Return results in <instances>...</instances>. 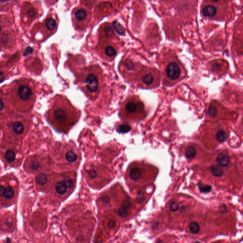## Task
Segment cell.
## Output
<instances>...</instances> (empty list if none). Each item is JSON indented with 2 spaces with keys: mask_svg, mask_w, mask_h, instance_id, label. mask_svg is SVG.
Wrapping results in <instances>:
<instances>
[{
  "mask_svg": "<svg viewBox=\"0 0 243 243\" xmlns=\"http://www.w3.org/2000/svg\"><path fill=\"white\" fill-rule=\"evenodd\" d=\"M137 200L138 201H143L144 200V195L142 192H139L137 194Z\"/></svg>",
  "mask_w": 243,
  "mask_h": 243,
  "instance_id": "cell-28",
  "label": "cell"
},
{
  "mask_svg": "<svg viewBox=\"0 0 243 243\" xmlns=\"http://www.w3.org/2000/svg\"><path fill=\"white\" fill-rule=\"evenodd\" d=\"M56 164L61 172H76L81 160V154L73 142H61L54 150Z\"/></svg>",
  "mask_w": 243,
  "mask_h": 243,
  "instance_id": "cell-3",
  "label": "cell"
},
{
  "mask_svg": "<svg viewBox=\"0 0 243 243\" xmlns=\"http://www.w3.org/2000/svg\"><path fill=\"white\" fill-rule=\"evenodd\" d=\"M185 155L187 158L190 159H192L196 155V151L195 148L192 146H189L187 148Z\"/></svg>",
  "mask_w": 243,
  "mask_h": 243,
  "instance_id": "cell-19",
  "label": "cell"
},
{
  "mask_svg": "<svg viewBox=\"0 0 243 243\" xmlns=\"http://www.w3.org/2000/svg\"><path fill=\"white\" fill-rule=\"evenodd\" d=\"M78 82L88 98L95 100L100 93L103 83V71L98 66L86 67L78 73Z\"/></svg>",
  "mask_w": 243,
  "mask_h": 243,
  "instance_id": "cell-5",
  "label": "cell"
},
{
  "mask_svg": "<svg viewBox=\"0 0 243 243\" xmlns=\"http://www.w3.org/2000/svg\"><path fill=\"white\" fill-rule=\"evenodd\" d=\"M72 19L76 29L82 31L91 21V12L83 7L75 8L72 12Z\"/></svg>",
  "mask_w": 243,
  "mask_h": 243,
  "instance_id": "cell-9",
  "label": "cell"
},
{
  "mask_svg": "<svg viewBox=\"0 0 243 243\" xmlns=\"http://www.w3.org/2000/svg\"><path fill=\"white\" fill-rule=\"evenodd\" d=\"M5 76L4 73L1 71H0V83H1L5 79Z\"/></svg>",
  "mask_w": 243,
  "mask_h": 243,
  "instance_id": "cell-29",
  "label": "cell"
},
{
  "mask_svg": "<svg viewBox=\"0 0 243 243\" xmlns=\"http://www.w3.org/2000/svg\"><path fill=\"white\" fill-rule=\"evenodd\" d=\"M143 109V105L139 99L136 96H130L121 104L119 116L124 122L135 121Z\"/></svg>",
  "mask_w": 243,
  "mask_h": 243,
  "instance_id": "cell-7",
  "label": "cell"
},
{
  "mask_svg": "<svg viewBox=\"0 0 243 243\" xmlns=\"http://www.w3.org/2000/svg\"><path fill=\"white\" fill-rule=\"evenodd\" d=\"M131 201L128 199H126L123 201L122 205L118 210V214L121 217H125L128 213V210L131 207Z\"/></svg>",
  "mask_w": 243,
  "mask_h": 243,
  "instance_id": "cell-13",
  "label": "cell"
},
{
  "mask_svg": "<svg viewBox=\"0 0 243 243\" xmlns=\"http://www.w3.org/2000/svg\"><path fill=\"white\" fill-rule=\"evenodd\" d=\"M86 182L93 188H102L114 179V175L108 167L95 162L85 163L82 170Z\"/></svg>",
  "mask_w": 243,
  "mask_h": 243,
  "instance_id": "cell-6",
  "label": "cell"
},
{
  "mask_svg": "<svg viewBox=\"0 0 243 243\" xmlns=\"http://www.w3.org/2000/svg\"><path fill=\"white\" fill-rule=\"evenodd\" d=\"M81 112L67 97L57 95L48 114L49 121L56 131L67 133L80 118Z\"/></svg>",
  "mask_w": 243,
  "mask_h": 243,
  "instance_id": "cell-1",
  "label": "cell"
},
{
  "mask_svg": "<svg viewBox=\"0 0 243 243\" xmlns=\"http://www.w3.org/2000/svg\"><path fill=\"white\" fill-rule=\"evenodd\" d=\"M131 129V127L127 125H119L118 130L120 133H126Z\"/></svg>",
  "mask_w": 243,
  "mask_h": 243,
  "instance_id": "cell-26",
  "label": "cell"
},
{
  "mask_svg": "<svg viewBox=\"0 0 243 243\" xmlns=\"http://www.w3.org/2000/svg\"><path fill=\"white\" fill-rule=\"evenodd\" d=\"M199 189L202 193L209 192L212 189V187L210 185H205L203 184L202 183H200L198 184Z\"/></svg>",
  "mask_w": 243,
  "mask_h": 243,
  "instance_id": "cell-23",
  "label": "cell"
},
{
  "mask_svg": "<svg viewBox=\"0 0 243 243\" xmlns=\"http://www.w3.org/2000/svg\"><path fill=\"white\" fill-rule=\"evenodd\" d=\"M216 161L219 166H227L230 162V158L227 154L221 153L217 156Z\"/></svg>",
  "mask_w": 243,
  "mask_h": 243,
  "instance_id": "cell-14",
  "label": "cell"
},
{
  "mask_svg": "<svg viewBox=\"0 0 243 243\" xmlns=\"http://www.w3.org/2000/svg\"><path fill=\"white\" fill-rule=\"evenodd\" d=\"M100 33L103 34L100 35L99 41L98 45V49L102 57L108 60H112L115 58L117 54L118 47L115 42L110 41L111 37L114 34V31L110 26L108 34H104L100 31Z\"/></svg>",
  "mask_w": 243,
  "mask_h": 243,
  "instance_id": "cell-8",
  "label": "cell"
},
{
  "mask_svg": "<svg viewBox=\"0 0 243 243\" xmlns=\"http://www.w3.org/2000/svg\"><path fill=\"white\" fill-rule=\"evenodd\" d=\"M1 24H0V32H1Z\"/></svg>",
  "mask_w": 243,
  "mask_h": 243,
  "instance_id": "cell-33",
  "label": "cell"
},
{
  "mask_svg": "<svg viewBox=\"0 0 243 243\" xmlns=\"http://www.w3.org/2000/svg\"><path fill=\"white\" fill-rule=\"evenodd\" d=\"M4 108V103L1 99L0 98V111L3 109Z\"/></svg>",
  "mask_w": 243,
  "mask_h": 243,
  "instance_id": "cell-31",
  "label": "cell"
},
{
  "mask_svg": "<svg viewBox=\"0 0 243 243\" xmlns=\"http://www.w3.org/2000/svg\"><path fill=\"white\" fill-rule=\"evenodd\" d=\"M179 209V205L175 201H173L170 206V210L172 212H176Z\"/></svg>",
  "mask_w": 243,
  "mask_h": 243,
  "instance_id": "cell-27",
  "label": "cell"
},
{
  "mask_svg": "<svg viewBox=\"0 0 243 243\" xmlns=\"http://www.w3.org/2000/svg\"><path fill=\"white\" fill-rule=\"evenodd\" d=\"M223 4H221L220 1H206L202 7L201 12L202 15L206 18L210 19L220 18L224 8L222 7Z\"/></svg>",
  "mask_w": 243,
  "mask_h": 243,
  "instance_id": "cell-10",
  "label": "cell"
},
{
  "mask_svg": "<svg viewBox=\"0 0 243 243\" xmlns=\"http://www.w3.org/2000/svg\"><path fill=\"white\" fill-rule=\"evenodd\" d=\"M58 25L57 20L51 16L47 17L44 21V27L50 34L53 33L57 30Z\"/></svg>",
  "mask_w": 243,
  "mask_h": 243,
  "instance_id": "cell-12",
  "label": "cell"
},
{
  "mask_svg": "<svg viewBox=\"0 0 243 243\" xmlns=\"http://www.w3.org/2000/svg\"><path fill=\"white\" fill-rule=\"evenodd\" d=\"M122 73L128 81L137 83L140 88H152L159 85V73L155 68L143 67L132 62Z\"/></svg>",
  "mask_w": 243,
  "mask_h": 243,
  "instance_id": "cell-2",
  "label": "cell"
},
{
  "mask_svg": "<svg viewBox=\"0 0 243 243\" xmlns=\"http://www.w3.org/2000/svg\"><path fill=\"white\" fill-rule=\"evenodd\" d=\"M109 226H110L111 227H115V222H113V221H111V222H110V223H109Z\"/></svg>",
  "mask_w": 243,
  "mask_h": 243,
  "instance_id": "cell-32",
  "label": "cell"
},
{
  "mask_svg": "<svg viewBox=\"0 0 243 243\" xmlns=\"http://www.w3.org/2000/svg\"><path fill=\"white\" fill-rule=\"evenodd\" d=\"M5 158L7 162L9 163L12 162L15 160V153H14V152L11 150H8L5 153Z\"/></svg>",
  "mask_w": 243,
  "mask_h": 243,
  "instance_id": "cell-21",
  "label": "cell"
},
{
  "mask_svg": "<svg viewBox=\"0 0 243 243\" xmlns=\"http://www.w3.org/2000/svg\"><path fill=\"white\" fill-rule=\"evenodd\" d=\"M5 189L4 186H0V197L4 196V191H5Z\"/></svg>",
  "mask_w": 243,
  "mask_h": 243,
  "instance_id": "cell-30",
  "label": "cell"
},
{
  "mask_svg": "<svg viewBox=\"0 0 243 243\" xmlns=\"http://www.w3.org/2000/svg\"><path fill=\"white\" fill-rule=\"evenodd\" d=\"M14 191L12 187L9 186L5 189L4 196L5 199H8V200L11 199L14 196Z\"/></svg>",
  "mask_w": 243,
  "mask_h": 243,
  "instance_id": "cell-20",
  "label": "cell"
},
{
  "mask_svg": "<svg viewBox=\"0 0 243 243\" xmlns=\"http://www.w3.org/2000/svg\"><path fill=\"white\" fill-rule=\"evenodd\" d=\"M190 229L192 233L197 234L200 232V227L196 222H192L190 225Z\"/></svg>",
  "mask_w": 243,
  "mask_h": 243,
  "instance_id": "cell-22",
  "label": "cell"
},
{
  "mask_svg": "<svg viewBox=\"0 0 243 243\" xmlns=\"http://www.w3.org/2000/svg\"><path fill=\"white\" fill-rule=\"evenodd\" d=\"M48 177L46 174L41 173L36 177V182L37 184L41 186H44L48 182Z\"/></svg>",
  "mask_w": 243,
  "mask_h": 243,
  "instance_id": "cell-15",
  "label": "cell"
},
{
  "mask_svg": "<svg viewBox=\"0 0 243 243\" xmlns=\"http://www.w3.org/2000/svg\"><path fill=\"white\" fill-rule=\"evenodd\" d=\"M17 94L21 100L26 101L29 100L32 96V92L30 86L25 84L20 85L17 88Z\"/></svg>",
  "mask_w": 243,
  "mask_h": 243,
  "instance_id": "cell-11",
  "label": "cell"
},
{
  "mask_svg": "<svg viewBox=\"0 0 243 243\" xmlns=\"http://www.w3.org/2000/svg\"><path fill=\"white\" fill-rule=\"evenodd\" d=\"M30 167H31V169L32 170L36 171V170H38L40 167V163L37 160H32L31 164H30Z\"/></svg>",
  "mask_w": 243,
  "mask_h": 243,
  "instance_id": "cell-25",
  "label": "cell"
},
{
  "mask_svg": "<svg viewBox=\"0 0 243 243\" xmlns=\"http://www.w3.org/2000/svg\"><path fill=\"white\" fill-rule=\"evenodd\" d=\"M207 113L211 117H215L217 115V109L215 106L210 105L207 110Z\"/></svg>",
  "mask_w": 243,
  "mask_h": 243,
  "instance_id": "cell-24",
  "label": "cell"
},
{
  "mask_svg": "<svg viewBox=\"0 0 243 243\" xmlns=\"http://www.w3.org/2000/svg\"><path fill=\"white\" fill-rule=\"evenodd\" d=\"M13 130L14 132L17 135H20L24 131V125L21 123L16 122L14 123L13 126Z\"/></svg>",
  "mask_w": 243,
  "mask_h": 243,
  "instance_id": "cell-18",
  "label": "cell"
},
{
  "mask_svg": "<svg viewBox=\"0 0 243 243\" xmlns=\"http://www.w3.org/2000/svg\"><path fill=\"white\" fill-rule=\"evenodd\" d=\"M210 170L213 175L215 176L221 177L223 175V170L219 166L215 165L212 166L210 167Z\"/></svg>",
  "mask_w": 243,
  "mask_h": 243,
  "instance_id": "cell-16",
  "label": "cell"
},
{
  "mask_svg": "<svg viewBox=\"0 0 243 243\" xmlns=\"http://www.w3.org/2000/svg\"><path fill=\"white\" fill-rule=\"evenodd\" d=\"M159 62L164 85L172 86L185 78V68L172 51L163 53Z\"/></svg>",
  "mask_w": 243,
  "mask_h": 243,
  "instance_id": "cell-4",
  "label": "cell"
},
{
  "mask_svg": "<svg viewBox=\"0 0 243 243\" xmlns=\"http://www.w3.org/2000/svg\"><path fill=\"white\" fill-rule=\"evenodd\" d=\"M227 133L223 130H220L216 135V139L220 143L225 142L227 139Z\"/></svg>",
  "mask_w": 243,
  "mask_h": 243,
  "instance_id": "cell-17",
  "label": "cell"
}]
</instances>
